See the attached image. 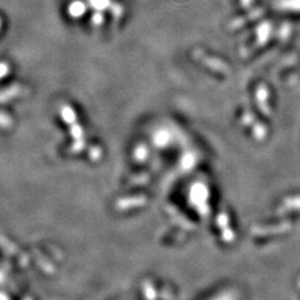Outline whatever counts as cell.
Here are the masks:
<instances>
[{
    "label": "cell",
    "mask_w": 300,
    "mask_h": 300,
    "mask_svg": "<svg viewBox=\"0 0 300 300\" xmlns=\"http://www.w3.org/2000/svg\"><path fill=\"white\" fill-rule=\"evenodd\" d=\"M88 9V4H85L81 0H74L68 6V15L74 19H79L84 17Z\"/></svg>",
    "instance_id": "1"
},
{
    "label": "cell",
    "mask_w": 300,
    "mask_h": 300,
    "mask_svg": "<svg viewBox=\"0 0 300 300\" xmlns=\"http://www.w3.org/2000/svg\"><path fill=\"white\" fill-rule=\"evenodd\" d=\"M21 91H23V87L18 84H15L7 87V88L0 90V103H6L10 100L15 99L16 97H18Z\"/></svg>",
    "instance_id": "2"
},
{
    "label": "cell",
    "mask_w": 300,
    "mask_h": 300,
    "mask_svg": "<svg viewBox=\"0 0 300 300\" xmlns=\"http://www.w3.org/2000/svg\"><path fill=\"white\" fill-rule=\"evenodd\" d=\"M60 116L63 120L68 125H74L77 120V114L74 110V108L69 105H63L60 107Z\"/></svg>",
    "instance_id": "3"
},
{
    "label": "cell",
    "mask_w": 300,
    "mask_h": 300,
    "mask_svg": "<svg viewBox=\"0 0 300 300\" xmlns=\"http://www.w3.org/2000/svg\"><path fill=\"white\" fill-rule=\"evenodd\" d=\"M88 6L94 9L95 12H106V10L110 9L112 2L111 0H87Z\"/></svg>",
    "instance_id": "4"
},
{
    "label": "cell",
    "mask_w": 300,
    "mask_h": 300,
    "mask_svg": "<svg viewBox=\"0 0 300 300\" xmlns=\"http://www.w3.org/2000/svg\"><path fill=\"white\" fill-rule=\"evenodd\" d=\"M91 24L96 26V27H99L101 26L103 23H105V15L102 14V12H95L94 14L91 15Z\"/></svg>",
    "instance_id": "5"
},
{
    "label": "cell",
    "mask_w": 300,
    "mask_h": 300,
    "mask_svg": "<svg viewBox=\"0 0 300 300\" xmlns=\"http://www.w3.org/2000/svg\"><path fill=\"white\" fill-rule=\"evenodd\" d=\"M109 10H110L114 18L120 17V16H122L123 13H124L123 6L120 4H118V3H112L111 6H110V9H109Z\"/></svg>",
    "instance_id": "6"
},
{
    "label": "cell",
    "mask_w": 300,
    "mask_h": 300,
    "mask_svg": "<svg viewBox=\"0 0 300 300\" xmlns=\"http://www.w3.org/2000/svg\"><path fill=\"white\" fill-rule=\"evenodd\" d=\"M70 134L73 135L74 138H80L84 134V130L78 124L75 123L74 125H72V128H70Z\"/></svg>",
    "instance_id": "7"
},
{
    "label": "cell",
    "mask_w": 300,
    "mask_h": 300,
    "mask_svg": "<svg viewBox=\"0 0 300 300\" xmlns=\"http://www.w3.org/2000/svg\"><path fill=\"white\" fill-rule=\"evenodd\" d=\"M10 72V68H9V65L7 63H4V62H0V80L6 78L8 74Z\"/></svg>",
    "instance_id": "8"
},
{
    "label": "cell",
    "mask_w": 300,
    "mask_h": 300,
    "mask_svg": "<svg viewBox=\"0 0 300 300\" xmlns=\"http://www.w3.org/2000/svg\"><path fill=\"white\" fill-rule=\"evenodd\" d=\"M10 125H12V118H10L7 113L0 112V126L8 127Z\"/></svg>",
    "instance_id": "9"
},
{
    "label": "cell",
    "mask_w": 300,
    "mask_h": 300,
    "mask_svg": "<svg viewBox=\"0 0 300 300\" xmlns=\"http://www.w3.org/2000/svg\"><path fill=\"white\" fill-rule=\"evenodd\" d=\"M0 28H2V19H0Z\"/></svg>",
    "instance_id": "10"
}]
</instances>
